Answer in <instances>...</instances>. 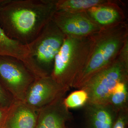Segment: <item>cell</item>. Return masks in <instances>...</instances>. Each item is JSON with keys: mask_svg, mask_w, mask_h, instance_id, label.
Returning <instances> with one entry per match:
<instances>
[{"mask_svg": "<svg viewBox=\"0 0 128 128\" xmlns=\"http://www.w3.org/2000/svg\"><path fill=\"white\" fill-rule=\"evenodd\" d=\"M56 0H0V27L11 39L26 45L52 20Z\"/></svg>", "mask_w": 128, "mask_h": 128, "instance_id": "cell-1", "label": "cell"}, {"mask_svg": "<svg viewBox=\"0 0 128 128\" xmlns=\"http://www.w3.org/2000/svg\"><path fill=\"white\" fill-rule=\"evenodd\" d=\"M92 44L85 68L73 87L80 89L92 75L115 61L128 40V25L126 21L101 28L90 36Z\"/></svg>", "mask_w": 128, "mask_h": 128, "instance_id": "cell-2", "label": "cell"}, {"mask_svg": "<svg viewBox=\"0 0 128 128\" xmlns=\"http://www.w3.org/2000/svg\"><path fill=\"white\" fill-rule=\"evenodd\" d=\"M90 36H66L54 59L50 76L55 82L68 91L73 87L85 68L90 51Z\"/></svg>", "mask_w": 128, "mask_h": 128, "instance_id": "cell-3", "label": "cell"}, {"mask_svg": "<svg viewBox=\"0 0 128 128\" xmlns=\"http://www.w3.org/2000/svg\"><path fill=\"white\" fill-rule=\"evenodd\" d=\"M65 38L51 20L33 41L26 44L35 78L50 75L56 56Z\"/></svg>", "mask_w": 128, "mask_h": 128, "instance_id": "cell-4", "label": "cell"}, {"mask_svg": "<svg viewBox=\"0 0 128 128\" xmlns=\"http://www.w3.org/2000/svg\"><path fill=\"white\" fill-rule=\"evenodd\" d=\"M128 80V66L118 57L112 64L92 75L80 89L87 92V104H108L116 85Z\"/></svg>", "mask_w": 128, "mask_h": 128, "instance_id": "cell-5", "label": "cell"}, {"mask_svg": "<svg viewBox=\"0 0 128 128\" xmlns=\"http://www.w3.org/2000/svg\"><path fill=\"white\" fill-rule=\"evenodd\" d=\"M35 79L20 60L0 56V82L14 101H24L28 89Z\"/></svg>", "mask_w": 128, "mask_h": 128, "instance_id": "cell-6", "label": "cell"}, {"mask_svg": "<svg viewBox=\"0 0 128 128\" xmlns=\"http://www.w3.org/2000/svg\"><path fill=\"white\" fill-rule=\"evenodd\" d=\"M52 20L66 36L89 37L100 28L86 11H56Z\"/></svg>", "mask_w": 128, "mask_h": 128, "instance_id": "cell-7", "label": "cell"}, {"mask_svg": "<svg viewBox=\"0 0 128 128\" xmlns=\"http://www.w3.org/2000/svg\"><path fill=\"white\" fill-rule=\"evenodd\" d=\"M66 92L50 75L36 78L28 89L24 102L38 110L64 96Z\"/></svg>", "mask_w": 128, "mask_h": 128, "instance_id": "cell-8", "label": "cell"}, {"mask_svg": "<svg viewBox=\"0 0 128 128\" xmlns=\"http://www.w3.org/2000/svg\"><path fill=\"white\" fill-rule=\"evenodd\" d=\"M38 112L24 102L14 101L2 128H36Z\"/></svg>", "mask_w": 128, "mask_h": 128, "instance_id": "cell-9", "label": "cell"}, {"mask_svg": "<svg viewBox=\"0 0 128 128\" xmlns=\"http://www.w3.org/2000/svg\"><path fill=\"white\" fill-rule=\"evenodd\" d=\"M119 2L106 0L103 4L91 8L86 11L91 18L101 28L125 21V16Z\"/></svg>", "mask_w": 128, "mask_h": 128, "instance_id": "cell-10", "label": "cell"}, {"mask_svg": "<svg viewBox=\"0 0 128 128\" xmlns=\"http://www.w3.org/2000/svg\"><path fill=\"white\" fill-rule=\"evenodd\" d=\"M62 97L38 110L36 128H64L70 115Z\"/></svg>", "mask_w": 128, "mask_h": 128, "instance_id": "cell-11", "label": "cell"}, {"mask_svg": "<svg viewBox=\"0 0 128 128\" xmlns=\"http://www.w3.org/2000/svg\"><path fill=\"white\" fill-rule=\"evenodd\" d=\"M86 105L89 128H112L119 111L110 104Z\"/></svg>", "mask_w": 128, "mask_h": 128, "instance_id": "cell-12", "label": "cell"}, {"mask_svg": "<svg viewBox=\"0 0 128 128\" xmlns=\"http://www.w3.org/2000/svg\"><path fill=\"white\" fill-rule=\"evenodd\" d=\"M4 56L16 58L23 62L28 68L30 67L27 45L10 38L0 27V56Z\"/></svg>", "mask_w": 128, "mask_h": 128, "instance_id": "cell-13", "label": "cell"}, {"mask_svg": "<svg viewBox=\"0 0 128 128\" xmlns=\"http://www.w3.org/2000/svg\"><path fill=\"white\" fill-rule=\"evenodd\" d=\"M106 0H56L57 11H87L91 8L103 4Z\"/></svg>", "mask_w": 128, "mask_h": 128, "instance_id": "cell-14", "label": "cell"}, {"mask_svg": "<svg viewBox=\"0 0 128 128\" xmlns=\"http://www.w3.org/2000/svg\"><path fill=\"white\" fill-rule=\"evenodd\" d=\"M128 80L118 82L114 90L109 104L118 111L128 108Z\"/></svg>", "mask_w": 128, "mask_h": 128, "instance_id": "cell-15", "label": "cell"}, {"mask_svg": "<svg viewBox=\"0 0 128 128\" xmlns=\"http://www.w3.org/2000/svg\"><path fill=\"white\" fill-rule=\"evenodd\" d=\"M88 95L83 89L73 92L66 98H64V103L66 108H73L81 107L88 103Z\"/></svg>", "mask_w": 128, "mask_h": 128, "instance_id": "cell-16", "label": "cell"}, {"mask_svg": "<svg viewBox=\"0 0 128 128\" xmlns=\"http://www.w3.org/2000/svg\"><path fill=\"white\" fill-rule=\"evenodd\" d=\"M128 121V108L120 110L112 128H126Z\"/></svg>", "mask_w": 128, "mask_h": 128, "instance_id": "cell-17", "label": "cell"}, {"mask_svg": "<svg viewBox=\"0 0 128 128\" xmlns=\"http://www.w3.org/2000/svg\"><path fill=\"white\" fill-rule=\"evenodd\" d=\"M14 101L0 82V106L9 108Z\"/></svg>", "mask_w": 128, "mask_h": 128, "instance_id": "cell-18", "label": "cell"}, {"mask_svg": "<svg viewBox=\"0 0 128 128\" xmlns=\"http://www.w3.org/2000/svg\"><path fill=\"white\" fill-rule=\"evenodd\" d=\"M118 57L124 64L128 66V40L125 42L121 50Z\"/></svg>", "mask_w": 128, "mask_h": 128, "instance_id": "cell-19", "label": "cell"}, {"mask_svg": "<svg viewBox=\"0 0 128 128\" xmlns=\"http://www.w3.org/2000/svg\"><path fill=\"white\" fill-rule=\"evenodd\" d=\"M9 108L0 106V128H2L4 125L7 116Z\"/></svg>", "mask_w": 128, "mask_h": 128, "instance_id": "cell-20", "label": "cell"}]
</instances>
